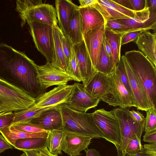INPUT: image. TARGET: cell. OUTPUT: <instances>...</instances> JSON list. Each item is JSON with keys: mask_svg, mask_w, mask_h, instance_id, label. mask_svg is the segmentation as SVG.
<instances>
[{"mask_svg": "<svg viewBox=\"0 0 156 156\" xmlns=\"http://www.w3.org/2000/svg\"><path fill=\"white\" fill-rule=\"evenodd\" d=\"M37 66L24 52L0 43V79L35 99L45 91L38 81Z\"/></svg>", "mask_w": 156, "mask_h": 156, "instance_id": "obj_1", "label": "cell"}, {"mask_svg": "<svg viewBox=\"0 0 156 156\" xmlns=\"http://www.w3.org/2000/svg\"><path fill=\"white\" fill-rule=\"evenodd\" d=\"M123 55L143 87L152 107L156 108V67L140 51H126Z\"/></svg>", "mask_w": 156, "mask_h": 156, "instance_id": "obj_2", "label": "cell"}, {"mask_svg": "<svg viewBox=\"0 0 156 156\" xmlns=\"http://www.w3.org/2000/svg\"><path fill=\"white\" fill-rule=\"evenodd\" d=\"M59 108L62 118L63 130L92 138H101V133L94 120L93 113L76 111L66 104L60 105Z\"/></svg>", "mask_w": 156, "mask_h": 156, "instance_id": "obj_3", "label": "cell"}, {"mask_svg": "<svg viewBox=\"0 0 156 156\" xmlns=\"http://www.w3.org/2000/svg\"><path fill=\"white\" fill-rule=\"evenodd\" d=\"M113 110L118 121L121 137L117 156H126V149L130 140L136 135L141 136L144 131L145 120L141 122L135 121L129 114V109L118 107Z\"/></svg>", "mask_w": 156, "mask_h": 156, "instance_id": "obj_4", "label": "cell"}, {"mask_svg": "<svg viewBox=\"0 0 156 156\" xmlns=\"http://www.w3.org/2000/svg\"><path fill=\"white\" fill-rule=\"evenodd\" d=\"M35 99L25 92L0 79V108L8 112L27 109Z\"/></svg>", "mask_w": 156, "mask_h": 156, "instance_id": "obj_5", "label": "cell"}, {"mask_svg": "<svg viewBox=\"0 0 156 156\" xmlns=\"http://www.w3.org/2000/svg\"><path fill=\"white\" fill-rule=\"evenodd\" d=\"M37 50L54 66L56 61L52 27L35 22L27 23Z\"/></svg>", "mask_w": 156, "mask_h": 156, "instance_id": "obj_6", "label": "cell"}, {"mask_svg": "<svg viewBox=\"0 0 156 156\" xmlns=\"http://www.w3.org/2000/svg\"><path fill=\"white\" fill-rule=\"evenodd\" d=\"M94 120L101 133V138L112 143L117 149L120 145L121 137L118 120L113 109L107 111L104 108L93 113Z\"/></svg>", "mask_w": 156, "mask_h": 156, "instance_id": "obj_7", "label": "cell"}, {"mask_svg": "<svg viewBox=\"0 0 156 156\" xmlns=\"http://www.w3.org/2000/svg\"><path fill=\"white\" fill-rule=\"evenodd\" d=\"M107 76L110 87V93L102 98L101 100L114 107L118 106L124 108L136 107L133 98L120 80L116 66Z\"/></svg>", "mask_w": 156, "mask_h": 156, "instance_id": "obj_8", "label": "cell"}, {"mask_svg": "<svg viewBox=\"0 0 156 156\" xmlns=\"http://www.w3.org/2000/svg\"><path fill=\"white\" fill-rule=\"evenodd\" d=\"M20 17L22 27L26 23L32 22L46 24L52 27L58 25L55 9L48 4L42 3L33 6L26 11Z\"/></svg>", "mask_w": 156, "mask_h": 156, "instance_id": "obj_9", "label": "cell"}, {"mask_svg": "<svg viewBox=\"0 0 156 156\" xmlns=\"http://www.w3.org/2000/svg\"><path fill=\"white\" fill-rule=\"evenodd\" d=\"M74 84L58 86L44 92L35 99L34 104L38 108L67 104L70 102Z\"/></svg>", "mask_w": 156, "mask_h": 156, "instance_id": "obj_10", "label": "cell"}, {"mask_svg": "<svg viewBox=\"0 0 156 156\" xmlns=\"http://www.w3.org/2000/svg\"><path fill=\"white\" fill-rule=\"evenodd\" d=\"M37 66L38 81L42 88L45 91L51 86L66 85L69 81L74 80L66 72L54 67L49 62H46L43 65Z\"/></svg>", "mask_w": 156, "mask_h": 156, "instance_id": "obj_11", "label": "cell"}, {"mask_svg": "<svg viewBox=\"0 0 156 156\" xmlns=\"http://www.w3.org/2000/svg\"><path fill=\"white\" fill-rule=\"evenodd\" d=\"M74 84L70 102L66 104L69 108L78 112H86L88 110L97 106L100 99L90 95L85 90L83 84L75 83Z\"/></svg>", "mask_w": 156, "mask_h": 156, "instance_id": "obj_12", "label": "cell"}, {"mask_svg": "<svg viewBox=\"0 0 156 156\" xmlns=\"http://www.w3.org/2000/svg\"><path fill=\"white\" fill-rule=\"evenodd\" d=\"M128 78L133 95L137 110L146 111L152 106L145 91L123 55L121 56Z\"/></svg>", "mask_w": 156, "mask_h": 156, "instance_id": "obj_13", "label": "cell"}, {"mask_svg": "<svg viewBox=\"0 0 156 156\" xmlns=\"http://www.w3.org/2000/svg\"><path fill=\"white\" fill-rule=\"evenodd\" d=\"M105 29V24L89 30L83 35V40L95 70L101 51Z\"/></svg>", "mask_w": 156, "mask_h": 156, "instance_id": "obj_14", "label": "cell"}, {"mask_svg": "<svg viewBox=\"0 0 156 156\" xmlns=\"http://www.w3.org/2000/svg\"><path fill=\"white\" fill-rule=\"evenodd\" d=\"M83 84L85 86L97 72L94 69L84 41L73 45Z\"/></svg>", "mask_w": 156, "mask_h": 156, "instance_id": "obj_15", "label": "cell"}, {"mask_svg": "<svg viewBox=\"0 0 156 156\" xmlns=\"http://www.w3.org/2000/svg\"><path fill=\"white\" fill-rule=\"evenodd\" d=\"M64 132L62 151L70 156L81 155V151L87 148L93 138L73 133Z\"/></svg>", "mask_w": 156, "mask_h": 156, "instance_id": "obj_16", "label": "cell"}, {"mask_svg": "<svg viewBox=\"0 0 156 156\" xmlns=\"http://www.w3.org/2000/svg\"><path fill=\"white\" fill-rule=\"evenodd\" d=\"M60 105L44 112L28 122L49 132L62 129V120Z\"/></svg>", "mask_w": 156, "mask_h": 156, "instance_id": "obj_17", "label": "cell"}, {"mask_svg": "<svg viewBox=\"0 0 156 156\" xmlns=\"http://www.w3.org/2000/svg\"><path fill=\"white\" fill-rule=\"evenodd\" d=\"M55 3L58 27L64 34L66 35L74 11L78 6L69 0H56Z\"/></svg>", "mask_w": 156, "mask_h": 156, "instance_id": "obj_18", "label": "cell"}, {"mask_svg": "<svg viewBox=\"0 0 156 156\" xmlns=\"http://www.w3.org/2000/svg\"><path fill=\"white\" fill-rule=\"evenodd\" d=\"M85 86L86 91L93 97L100 99L110 93V87L107 75L97 72Z\"/></svg>", "mask_w": 156, "mask_h": 156, "instance_id": "obj_19", "label": "cell"}, {"mask_svg": "<svg viewBox=\"0 0 156 156\" xmlns=\"http://www.w3.org/2000/svg\"><path fill=\"white\" fill-rule=\"evenodd\" d=\"M82 25L83 35L89 30L105 24V20L101 14L93 6L78 7Z\"/></svg>", "mask_w": 156, "mask_h": 156, "instance_id": "obj_20", "label": "cell"}, {"mask_svg": "<svg viewBox=\"0 0 156 156\" xmlns=\"http://www.w3.org/2000/svg\"><path fill=\"white\" fill-rule=\"evenodd\" d=\"M139 49L156 67V33L144 31L135 40Z\"/></svg>", "mask_w": 156, "mask_h": 156, "instance_id": "obj_21", "label": "cell"}, {"mask_svg": "<svg viewBox=\"0 0 156 156\" xmlns=\"http://www.w3.org/2000/svg\"><path fill=\"white\" fill-rule=\"evenodd\" d=\"M1 135L6 141L13 147L19 139L32 138H47L49 132L41 133H29L19 129L12 124L0 129Z\"/></svg>", "mask_w": 156, "mask_h": 156, "instance_id": "obj_22", "label": "cell"}, {"mask_svg": "<svg viewBox=\"0 0 156 156\" xmlns=\"http://www.w3.org/2000/svg\"><path fill=\"white\" fill-rule=\"evenodd\" d=\"M156 12H151L148 7L140 11L133 18L117 20L126 26L129 29L139 28L156 23Z\"/></svg>", "mask_w": 156, "mask_h": 156, "instance_id": "obj_23", "label": "cell"}, {"mask_svg": "<svg viewBox=\"0 0 156 156\" xmlns=\"http://www.w3.org/2000/svg\"><path fill=\"white\" fill-rule=\"evenodd\" d=\"M120 30H112L105 27L104 35L111 48L113 63L115 67L120 58L121 41L123 37Z\"/></svg>", "mask_w": 156, "mask_h": 156, "instance_id": "obj_24", "label": "cell"}, {"mask_svg": "<svg viewBox=\"0 0 156 156\" xmlns=\"http://www.w3.org/2000/svg\"><path fill=\"white\" fill-rule=\"evenodd\" d=\"M67 35L73 45L81 42L83 39L82 19L78 8L74 11L69 24Z\"/></svg>", "mask_w": 156, "mask_h": 156, "instance_id": "obj_25", "label": "cell"}, {"mask_svg": "<svg viewBox=\"0 0 156 156\" xmlns=\"http://www.w3.org/2000/svg\"><path fill=\"white\" fill-rule=\"evenodd\" d=\"M58 106L38 108L34 103L27 109L13 112L14 116L12 124L28 122L44 112Z\"/></svg>", "mask_w": 156, "mask_h": 156, "instance_id": "obj_26", "label": "cell"}, {"mask_svg": "<svg viewBox=\"0 0 156 156\" xmlns=\"http://www.w3.org/2000/svg\"><path fill=\"white\" fill-rule=\"evenodd\" d=\"M55 44V63L54 67L66 72L67 64L61 44L58 25L53 27Z\"/></svg>", "mask_w": 156, "mask_h": 156, "instance_id": "obj_27", "label": "cell"}, {"mask_svg": "<svg viewBox=\"0 0 156 156\" xmlns=\"http://www.w3.org/2000/svg\"><path fill=\"white\" fill-rule=\"evenodd\" d=\"M47 138H32L19 139L13 147L22 151H39L47 147Z\"/></svg>", "mask_w": 156, "mask_h": 156, "instance_id": "obj_28", "label": "cell"}, {"mask_svg": "<svg viewBox=\"0 0 156 156\" xmlns=\"http://www.w3.org/2000/svg\"><path fill=\"white\" fill-rule=\"evenodd\" d=\"M64 134V131L61 129L49 132L47 147L50 152L58 155L62 154V148Z\"/></svg>", "mask_w": 156, "mask_h": 156, "instance_id": "obj_29", "label": "cell"}, {"mask_svg": "<svg viewBox=\"0 0 156 156\" xmlns=\"http://www.w3.org/2000/svg\"><path fill=\"white\" fill-rule=\"evenodd\" d=\"M93 6L101 14L105 22L108 20L130 18L107 5L102 0H97V3Z\"/></svg>", "mask_w": 156, "mask_h": 156, "instance_id": "obj_30", "label": "cell"}, {"mask_svg": "<svg viewBox=\"0 0 156 156\" xmlns=\"http://www.w3.org/2000/svg\"><path fill=\"white\" fill-rule=\"evenodd\" d=\"M115 67L105 50L103 41L101 51L95 67V71L108 75L113 71Z\"/></svg>", "mask_w": 156, "mask_h": 156, "instance_id": "obj_31", "label": "cell"}, {"mask_svg": "<svg viewBox=\"0 0 156 156\" xmlns=\"http://www.w3.org/2000/svg\"><path fill=\"white\" fill-rule=\"evenodd\" d=\"M156 23L144 26L139 28L128 29V32L122 37L121 46L135 40L137 37L143 32L150 30H156Z\"/></svg>", "mask_w": 156, "mask_h": 156, "instance_id": "obj_32", "label": "cell"}, {"mask_svg": "<svg viewBox=\"0 0 156 156\" xmlns=\"http://www.w3.org/2000/svg\"><path fill=\"white\" fill-rule=\"evenodd\" d=\"M114 2L135 11H142L148 7L147 0H115Z\"/></svg>", "mask_w": 156, "mask_h": 156, "instance_id": "obj_33", "label": "cell"}, {"mask_svg": "<svg viewBox=\"0 0 156 156\" xmlns=\"http://www.w3.org/2000/svg\"><path fill=\"white\" fill-rule=\"evenodd\" d=\"M66 72L74 80L78 82L82 81L79 68L73 46L71 59L69 61Z\"/></svg>", "mask_w": 156, "mask_h": 156, "instance_id": "obj_34", "label": "cell"}, {"mask_svg": "<svg viewBox=\"0 0 156 156\" xmlns=\"http://www.w3.org/2000/svg\"><path fill=\"white\" fill-rule=\"evenodd\" d=\"M145 112L144 131L146 133L156 130V108L152 107Z\"/></svg>", "mask_w": 156, "mask_h": 156, "instance_id": "obj_35", "label": "cell"}, {"mask_svg": "<svg viewBox=\"0 0 156 156\" xmlns=\"http://www.w3.org/2000/svg\"><path fill=\"white\" fill-rule=\"evenodd\" d=\"M59 35L62 49L68 65L72 57L73 45L68 36L64 35L60 28Z\"/></svg>", "mask_w": 156, "mask_h": 156, "instance_id": "obj_36", "label": "cell"}, {"mask_svg": "<svg viewBox=\"0 0 156 156\" xmlns=\"http://www.w3.org/2000/svg\"><path fill=\"white\" fill-rule=\"evenodd\" d=\"M103 2L117 11L127 16L130 18L135 17L140 11H135L128 9L117 3L114 0H102Z\"/></svg>", "mask_w": 156, "mask_h": 156, "instance_id": "obj_37", "label": "cell"}, {"mask_svg": "<svg viewBox=\"0 0 156 156\" xmlns=\"http://www.w3.org/2000/svg\"><path fill=\"white\" fill-rule=\"evenodd\" d=\"M42 3L41 0H17L16 10L20 17L29 8Z\"/></svg>", "mask_w": 156, "mask_h": 156, "instance_id": "obj_38", "label": "cell"}, {"mask_svg": "<svg viewBox=\"0 0 156 156\" xmlns=\"http://www.w3.org/2000/svg\"><path fill=\"white\" fill-rule=\"evenodd\" d=\"M140 138L141 136L136 135L130 140L126 149V156L135 154L143 150Z\"/></svg>", "mask_w": 156, "mask_h": 156, "instance_id": "obj_39", "label": "cell"}, {"mask_svg": "<svg viewBox=\"0 0 156 156\" xmlns=\"http://www.w3.org/2000/svg\"><path fill=\"white\" fill-rule=\"evenodd\" d=\"M116 66L120 80L126 89L133 97L125 66L123 61L121 58L119 61L116 64Z\"/></svg>", "mask_w": 156, "mask_h": 156, "instance_id": "obj_40", "label": "cell"}, {"mask_svg": "<svg viewBox=\"0 0 156 156\" xmlns=\"http://www.w3.org/2000/svg\"><path fill=\"white\" fill-rule=\"evenodd\" d=\"M19 129L29 133L48 132L29 122H20L12 124Z\"/></svg>", "mask_w": 156, "mask_h": 156, "instance_id": "obj_41", "label": "cell"}, {"mask_svg": "<svg viewBox=\"0 0 156 156\" xmlns=\"http://www.w3.org/2000/svg\"><path fill=\"white\" fill-rule=\"evenodd\" d=\"M13 112H8L0 115V129L8 126L12 123L14 118Z\"/></svg>", "mask_w": 156, "mask_h": 156, "instance_id": "obj_42", "label": "cell"}, {"mask_svg": "<svg viewBox=\"0 0 156 156\" xmlns=\"http://www.w3.org/2000/svg\"><path fill=\"white\" fill-rule=\"evenodd\" d=\"M105 27L112 30H125L129 29L127 27L117 20L107 21Z\"/></svg>", "mask_w": 156, "mask_h": 156, "instance_id": "obj_43", "label": "cell"}, {"mask_svg": "<svg viewBox=\"0 0 156 156\" xmlns=\"http://www.w3.org/2000/svg\"><path fill=\"white\" fill-rule=\"evenodd\" d=\"M143 149L148 156H156V144H144Z\"/></svg>", "mask_w": 156, "mask_h": 156, "instance_id": "obj_44", "label": "cell"}, {"mask_svg": "<svg viewBox=\"0 0 156 156\" xmlns=\"http://www.w3.org/2000/svg\"><path fill=\"white\" fill-rule=\"evenodd\" d=\"M143 141L149 144H156V130L145 133L143 136Z\"/></svg>", "mask_w": 156, "mask_h": 156, "instance_id": "obj_45", "label": "cell"}, {"mask_svg": "<svg viewBox=\"0 0 156 156\" xmlns=\"http://www.w3.org/2000/svg\"><path fill=\"white\" fill-rule=\"evenodd\" d=\"M13 147L6 141L2 135H0V154L6 150L12 149Z\"/></svg>", "mask_w": 156, "mask_h": 156, "instance_id": "obj_46", "label": "cell"}, {"mask_svg": "<svg viewBox=\"0 0 156 156\" xmlns=\"http://www.w3.org/2000/svg\"><path fill=\"white\" fill-rule=\"evenodd\" d=\"M129 114L135 121L141 122L145 120V118L143 115L139 111H136L134 110L129 111Z\"/></svg>", "mask_w": 156, "mask_h": 156, "instance_id": "obj_47", "label": "cell"}, {"mask_svg": "<svg viewBox=\"0 0 156 156\" xmlns=\"http://www.w3.org/2000/svg\"><path fill=\"white\" fill-rule=\"evenodd\" d=\"M79 8L92 6L97 2V0H80Z\"/></svg>", "mask_w": 156, "mask_h": 156, "instance_id": "obj_48", "label": "cell"}, {"mask_svg": "<svg viewBox=\"0 0 156 156\" xmlns=\"http://www.w3.org/2000/svg\"><path fill=\"white\" fill-rule=\"evenodd\" d=\"M103 43L104 44L105 48V50L110 58L111 59L112 61V62L113 63V65L115 67L113 64V60H112V50L111 49V47L110 46V45H109V44L105 37L104 35V39H103Z\"/></svg>", "mask_w": 156, "mask_h": 156, "instance_id": "obj_49", "label": "cell"}, {"mask_svg": "<svg viewBox=\"0 0 156 156\" xmlns=\"http://www.w3.org/2000/svg\"><path fill=\"white\" fill-rule=\"evenodd\" d=\"M84 150L86 153V156H102L99 151L95 149H90Z\"/></svg>", "mask_w": 156, "mask_h": 156, "instance_id": "obj_50", "label": "cell"}, {"mask_svg": "<svg viewBox=\"0 0 156 156\" xmlns=\"http://www.w3.org/2000/svg\"><path fill=\"white\" fill-rule=\"evenodd\" d=\"M147 2L150 12H156V0H147Z\"/></svg>", "mask_w": 156, "mask_h": 156, "instance_id": "obj_51", "label": "cell"}, {"mask_svg": "<svg viewBox=\"0 0 156 156\" xmlns=\"http://www.w3.org/2000/svg\"><path fill=\"white\" fill-rule=\"evenodd\" d=\"M38 151L41 156H58V155L54 154L50 152L47 147L39 150Z\"/></svg>", "mask_w": 156, "mask_h": 156, "instance_id": "obj_52", "label": "cell"}, {"mask_svg": "<svg viewBox=\"0 0 156 156\" xmlns=\"http://www.w3.org/2000/svg\"><path fill=\"white\" fill-rule=\"evenodd\" d=\"M23 151L27 156H41L39 151L37 150L24 151Z\"/></svg>", "mask_w": 156, "mask_h": 156, "instance_id": "obj_53", "label": "cell"}, {"mask_svg": "<svg viewBox=\"0 0 156 156\" xmlns=\"http://www.w3.org/2000/svg\"><path fill=\"white\" fill-rule=\"evenodd\" d=\"M126 156H148L144 152L143 150L140 152L137 153L135 154L131 155H128Z\"/></svg>", "mask_w": 156, "mask_h": 156, "instance_id": "obj_54", "label": "cell"}, {"mask_svg": "<svg viewBox=\"0 0 156 156\" xmlns=\"http://www.w3.org/2000/svg\"><path fill=\"white\" fill-rule=\"evenodd\" d=\"M8 112L5 110L0 108V115H2Z\"/></svg>", "mask_w": 156, "mask_h": 156, "instance_id": "obj_55", "label": "cell"}, {"mask_svg": "<svg viewBox=\"0 0 156 156\" xmlns=\"http://www.w3.org/2000/svg\"><path fill=\"white\" fill-rule=\"evenodd\" d=\"M19 156H27L26 154L25 153H23L22 154H21Z\"/></svg>", "mask_w": 156, "mask_h": 156, "instance_id": "obj_56", "label": "cell"}, {"mask_svg": "<svg viewBox=\"0 0 156 156\" xmlns=\"http://www.w3.org/2000/svg\"><path fill=\"white\" fill-rule=\"evenodd\" d=\"M0 134H1L0 132Z\"/></svg>", "mask_w": 156, "mask_h": 156, "instance_id": "obj_57", "label": "cell"}]
</instances>
